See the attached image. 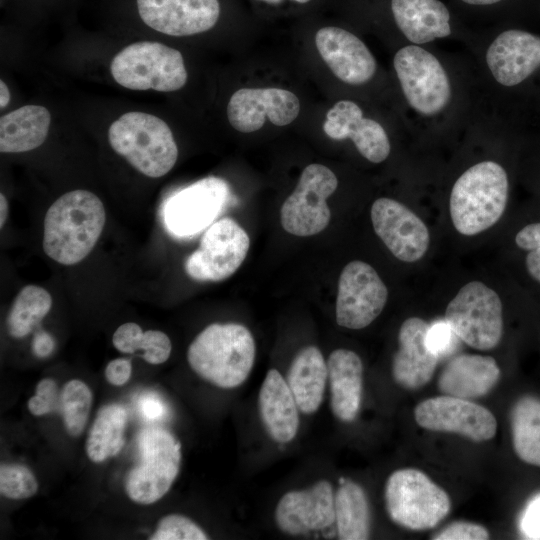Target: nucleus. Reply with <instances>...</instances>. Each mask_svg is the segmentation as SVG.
Wrapping results in <instances>:
<instances>
[{
	"instance_id": "3",
	"label": "nucleus",
	"mask_w": 540,
	"mask_h": 540,
	"mask_svg": "<svg viewBox=\"0 0 540 540\" xmlns=\"http://www.w3.org/2000/svg\"><path fill=\"white\" fill-rule=\"evenodd\" d=\"M509 178L499 163L482 161L465 170L453 184L449 210L455 229L466 236L493 226L503 215Z\"/></svg>"
},
{
	"instance_id": "27",
	"label": "nucleus",
	"mask_w": 540,
	"mask_h": 540,
	"mask_svg": "<svg viewBox=\"0 0 540 540\" xmlns=\"http://www.w3.org/2000/svg\"><path fill=\"white\" fill-rule=\"evenodd\" d=\"M327 379V363L321 351L312 345L302 348L293 359L286 377L302 413L313 414L319 409Z\"/></svg>"
},
{
	"instance_id": "20",
	"label": "nucleus",
	"mask_w": 540,
	"mask_h": 540,
	"mask_svg": "<svg viewBox=\"0 0 540 540\" xmlns=\"http://www.w3.org/2000/svg\"><path fill=\"white\" fill-rule=\"evenodd\" d=\"M317 50L333 74L342 82L361 85L376 72V60L365 43L339 27H323L315 36Z\"/></svg>"
},
{
	"instance_id": "28",
	"label": "nucleus",
	"mask_w": 540,
	"mask_h": 540,
	"mask_svg": "<svg viewBox=\"0 0 540 540\" xmlns=\"http://www.w3.org/2000/svg\"><path fill=\"white\" fill-rule=\"evenodd\" d=\"M51 123L47 108L22 106L0 118V151L21 153L33 150L45 141Z\"/></svg>"
},
{
	"instance_id": "15",
	"label": "nucleus",
	"mask_w": 540,
	"mask_h": 540,
	"mask_svg": "<svg viewBox=\"0 0 540 540\" xmlns=\"http://www.w3.org/2000/svg\"><path fill=\"white\" fill-rule=\"evenodd\" d=\"M375 233L400 261L415 262L426 253L430 234L425 223L404 204L379 198L371 207Z\"/></svg>"
},
{
	"instance_id": "18",
	"label": "nucleus",
	"mask_w": 540,
	"mask_h": 540,
	"mask_svg": "<svg viewBox=\"0 0 540 540\" xmlns=\"http://www.w3.org/2000/svg\"><path fill=\"white\" fill-rule=\"evenodd\" d=\"M137 8L147 26L171 36L208 31L220 15L218 0H137Z\"/></svg>"
},
{
	"instance_id": "41",
	"label": "nucleus",
	"mask_w": 540,
	"mask_h": 540,
	"mask_svg": "<svg viewBox=\"0 0 540 540\" xmlns=\"http://www.w3.org/2000/svg\"><path fill=\"white\" fill-rule=\"evenodd\" d=\"M132 374L131 361L125 358L111 360L105 368V378L113 386H123Z\"/></svg>"
},
{
	"instance_id": "22",
	"label": "nucleus",
	"mask_w": 540,
	"mask_h": 540,
	"mask_svg": "<svg viewBox=\"0 0 540 540\" xmlns=\"http://www.w3.org/2000/svg\"><path fill=\"white\" fill-rule=\"evenodd\" d=\"M429 326L419 317H410L399 329V348L392 361V374L395 382L404 389L423 387L435 372L440 357L426 344Z\"/></svg>"
},
{
	"instance_id": "8",
	"label": "nucleus",
	"mask_w": 540,
	"mask_h": 540,
	"mask_svg": "<svg viewBox=\"0 0 540 540\" xmlns=\"http://www.w3.org/2000/svg\"><path fill=\"white\" fill-rule=\"evenodd\" d=\"M445 321L468 346L483 351L493 349L503 335L501 299L484 283L469 282L447 305Z\"/></svg>"
},
{
	"instance_id": "26",
	"label": "nucleus",
	"mask_w": 540,
	"mask_h": 540,
	"mask_svg": "<svg viewBox=\"0 0 540 540\" xmlns=\"http://www.w3.org/2000/svg\"><path fill=\"white\" fill-rule=\"evenodd\" d=\"M394 20L412 44L450 36V14L439 0H391Z\"/></svg>"
},
{
	"instance_id": "29",
	"label": "nucleus",
	"mask_w": 540,
	"mask_h": 540,
	"mask_svg": "<svg viewBox=\"0 0 540 540\" xmlns=\"http://www.w3.org/2000/svg\"><path fill=\"white\" fill-rule=\"evenodd\" d=\"M127 411L120 404H108L98 412L89 429L85 450L94 463L116 456L125 444Z\"/></svg>"
},
{
	"instance_id": "25",
	"label": "nucleus",
	"mask_w": 540,
	"mask_h": 540,
	"mask_svg": "<svg viewBox=\"0 0 540 540\" xmlns=\"http://www.w3.org/2000/svg\"><path fill=\"white\" fill-rule=\"evenodd\" d=\"M330 406L336 418L353 421L360 409L363 387V364L348 349H336L327 360Z\"/></svg>"
},
{
	"instance_id": "11",
	"label": "nucleus",
	"mask_w": 540,
	"mask_h": 540,
	"mask_svg": "<svg viewBox=\"0 0 540 540\" xmlns=\"http://www.w3.org/2000/svg\"><path fill=\"white\" fill-rule=\"evenodd\" d=\"M249 246L246 231L232 218L224 217L204 232L199 248L186 259L185 271L196 281H223L238 270Z\"/></svg>"
},
{
	"instance_id": "47",
	"label": "nucleus",
	"mask_w": 540,
	"mask_h": 540,
	"mask_svg": "<svg viewBox=\"0 0 540 540\" xmlns=\"http://www.w3.org/2000/svg\"><path fill=\"white\" fill-rule=\"evenodd\" d=\"M0 227L2 228L8 216V201L3 193L0 194Z\"/></svg>"
},
{
	"instance_id": "1",
	"label": "nucleus",
	"mask_w": 540,
	"mask_h": 540,
	"mask_svg": "<svg viewBox=\"0 0 540 540\" xmlns=\"http://www.w3.org/2000/svg\"><path fill=\"white\" fill-rule=\"evenodd\" d=\"M105 221V208L98 196L82 189L67 192L46 212L43 250L60 264H77L93 250Z\"/></svg>"
},
{
	"instance_id": "45",
	"label": "nucleus",
	"mask_w": 540,
	"mask_h": 540,
	"mask_svg": "<svg viewBox=\"0 0 540 540\" xmlns=\"http://www.w3.org/2000/svg\"><path fill=\"white\" fill-rule=\"evenodd\" d=\"M524 266L528 277L540 285V248L526 252Z\"/></svg>"
},
{
	"instance_id": "9",
	"label": "nucleus",
	"mask_w": 540,
	"mask_h": 540,
	"mask_svg": "<svg viewBox=\"0 0 540 540\" xmlns=\"http://www.w3.org/2000/svg\"><path fill=\"white\" fill-rule=\"evenodd\" d=\"M393 66L407 103L417 113L434 116L449 105L451 82L434 54L419 45H407L396 52Z\"/></svg>"
},
{
	"instance_id": "12",
	"label": "nucleus",
	"mask_w": 540,
	"mask_h": 540,
	"mask_svg": "<svg viewBox=\"0 0 540 540\" xmlns=\"http://www.w3.org/2000/svg\"><path fill=\"white\" fill-rule=\"evenodd\" d=\"M388 290L376 270L366 262H349L338 281L336 321L348 329L370 325L382 312Z\"/></svg>"
},
{
	"instance_id": "24",
	"label": "nucleus",
	"mask_w": 540,
	"mask_h": 540,
	"mask_svg": "<svg viewBox=\"0 0 540 540\" xmlns=\"http://www.w3.org/2000/svg\"><path fill=\"white\" fill-rule=\"evenodd\" d=\"M259 413L270 437L278 443L293 440L299 427V408L283 376L270 369L258 396Z\"/></svg>"
},
{
	"instance_id": "48",
	"label": "nucleus",
	"mask_w": 540,
	"mask_h": 540,
	"mask_svg": "<svg viewBox=\"0 0 540 540\" xmlns=\"http://www.w3.org/2000/svg\"><path fill=\"white\" fill-rule=\"evenodd\" d=\"M462 1L470 5H491L494 3H498L502 0H462Z\"/></svg>"
},
{
	"instance_id": "19",
	"label": "nucleus",
	"mask_w": 540,
	"mask_h": 540,
	"mask_svg": "<svg viewBox=\"0 0 540 540\" xmlns=\"http://www.w3.org/2000/svg\"><path fill=\"white\" fill-rule=\"evenodd\" d=\"M485 59L497 83L517 86L540 68V36L519 29L505 30L491 42Z\"/></svg>"
},
{
	"instance_id": "44",
	"label": "nucleus",
	"mask_w": 540,
	"mask_h": 540,
	"mask_svg": "<svg viewBox=\"0 0 540 540\" xmlns=\"http://www.w3.org/2000/svg\"><path fill=\"white\" fill-rule=\"evenodd\" d=\"M141 413L150 420L161 418L165 414L163 403L154 395H146L139 401Z\"/></svg>"
},
{
	"instance_id": "30",
	"label": "nucleus",
	"mask_w": 540,
	"mask_h": 540,
	"mask_svg": "<svg viewBox=\"0 0 540 540\" xmlns=\"http://www.w3.org/2000/svg\"><path fill=\"white\" fill-rule=\"evenodd\" d=\"M335 523L342 540H365L370 535L369 503L363 488L348 480L335 493Z\"/></svg>"
},
{
	"instance_id": "5",
	"label": "nucleus",
	"mask_w": 540,
	"mask_h": 540,
	"mask_svg": "<svg viewBox=\"0 0 540 540\" xmlns=\"http://www.w3.org/2000/svg\"><path fill=\"white\" fill-rule=\"evenodd\" d=\"M138 460L125 479V492L135 503L150 505L164 497L181 467V443L158 427L144 428L136 438Z\"/></svg>"
},
{
	"instance_id": "32",
	"label": "nucleus",
	"mask_w": 540,
	"mask_h": 540,
	"mask_svg": "<svg viewBox=\"0 0 540 540\" xmlns=\"http://www.w3.org/2000/svg\"><path fill=\"white\" fill-rule=\"evenodd\" d=\"M112 342L122 353L143 351L141 357L153 365L166 362L172 350L171 341L164 332L159 330L143 332L142 328L133 322L119 326L113 334Z\"/></svg>"
},
{
	"instance_id": "38",
	"label": "nucleus",
	"mask_w": 540,
	"mask_h": 540,
	"mask_svg": "<svg viewBox=\"0 0 540 540\" xmlns=\"http://www.w3.org/2000/svg\"><path fill=\"white\" fill-rule=\"evenodd\" d=\"M432 539L434 540H486L489 539L487 529L476 523L457 521L449 524Z\"/></svg>"
},
{
	"instance_id": "31",
	"label": "nucleus",
	"mask_w": 540,
	"mask_h": 540,
	"mask_svg": "<svg viewBox=\"0 0 540 540\" xmlns=\"http://www.w3.org/2000/svg\"><path fill=\"white\" fill-rule=\"evenodd\" d=\"M512 443L525 463L540 467V400L531 396L519 399L511 411Z\"/></svg>"
},
{
	"instance_id": "34",
	"label": "nucleus",
	"mask_w": 540,
	"mask_h": 540,
	"mask_svg": "<svg viewBox=\"0 0 540 540\" xmlns=\"http://www.w3.org/2000/svg\"><path fill=\"white\" fill-rule=\"evenodd\" d=\"M62 416L66 432L78 437L88 422L93 395L86 383L72 379L65 383L60 394Z\"/></svg>"
},
{
	"instance_id": "37",
	"label": "nucleus",
	"mask_w": 540,
	"mask_h": 540,
	"mask_svg": "<svg viewBox=\"0 0 540 540\" xmlns=\"http://www.w3.org/2000/svg\"><path fill=\"white\" fill-rule=\"evenodd\" d=\"M58 394L57 383L51 378L40 380L35 388V395L30 397L27 406L34 416H44L50 413L56 404Z\"/></svg>"
},
{
	"instance_id": "35",
	"label": "nucleus",
	"mask_w": 540,
	"mask_h": 540,
	"mask_svg": "<svg viewBox=\"0 0 540 540\" xmlns=\"http://www.w3.org/2000/svg\"><path fill=\"white\" fill-rule=\"evenodd\" d=\"M38 481L26 466L17 463H3L0 466V493L12 500H23L38 491Z\"/></svg>"
},
{
	"instance_id": "40",
	"label": "nucleus",
	"mask_w": 540,
	"mask_h": 540,
	"mask_svg": "<svg viewBox=\"0 0 540 540\" xmlns=\"http://www.w3.org/2000/svg\"><path fill=\"white\" fill-rule=\"evenodd\" d=\"M514 243L524 252L540 248V220H533L521 226L515 233Z\"/></svg>"
},
{
	"instance_id": "10",
	"label": "nucleus",
	"mask_w": 540,
	"mask_h": 540,
	"mask_svg": "<svg viewBox=\"0 0 540 540\" xmlns=\"http://www.w3.org/2000/svg\"><path fill=\"white\" fill-rule=\"evenodd\" d=\"M337 185L336 175L325 165L306 166L295 190L281 207L280 220L284 230L302 237L324 230L331 217L326 201Z\"/></svg>"
},
{
	"instance_id": "7",
	"label": "nucleus",
	"mask_w": 540,
	"mask_h": 540,
	"mask_svg": "<svg viewBox=\"0 0 540 540\" xmlns=\"http://www.w3.org/2000/svg\"><path fill=\"white\" fill-rule=\"evenodd\" d=\"M110 71L114 80L131 90L172 92L187 81L180 51L159 42L132 43L113 58Z\"/></svg>"
},
{
	"instance_id": "42",
	"label": "nucleus",
	"mask_w": 540,
	"mask_h": 540,
	"mask_svg": "<svg viewBox=\"0 0 540 540\" xmlns=\"http://www.w3.org/2000/svg\"><path fill=\"white\" fill-rule=\"evenodd\" d=\"M523 527L531 538H540V498L529 505L523 520Z\"/></svg>"
},
{
	"instance_id": "23",
	"label": "nucleus",
	"mask_w": 540,
	"mask_h": 540,
	"mask_svg": "<svg viewBox=\"0 0 540 540\" xmlns=\"http://www.w3.org/2000/svg\"><path fill=\"white\" fill-rule=\"evenodd\" d=\"M500 375V368L493 357L462 354L445 365L437 386L445 395L474 399L489 393Z\"/></svg>"
},
{
	"instance_id": "2",
	"label": "nucleus",
	"mask_w": 540,
	"mask_h": 540,
	"mask_svg": "<svg viewBox=\"0 0 540 540\" xmlns=\"http://www.w3.org/2000/svg\"><path fill=\"white\" fill-rule=\"evenodd\" d=\"M255 353V341L247 327L213 323L191 342L187 361L200 378L216 387L232 389L248 378Z\"/></svg>"
},
{
	"instance_id": "36",
	"label": "nucleus",
	"mask_w": 540,
	"mask_h": 540,
	"mask_svg": "<svg viewBox=\"0 0 540 540\" xmlns=\"http://www.w3.org/2000/svg\"><path fill=\"white\" fill-rule=\"evenodd\" d=\"M150 540H206L207 533L192 519L182 514H168L157 523Z\"/></svg>"
},
{
	"instance_id": "16",
	"label": "nucleus",
	"mask_w": 540,
	"mask_h": 540,
	"mask_svg": "<svg viewBox=\"0 0 540 540\" xmlns=\"http://www.w3.org/2000/svg\"><path fill=\"white\" fill-rule=\"evenodd\" d=\"M299 112L298 97L281 88H241L232 94L227 105L230 125L242 133L259 130L266 117L276 126H286Z\"/></svg>"
},
{
	"instance_id": "14",
	"label": "nucleus",
	"mask_w": 540,
	"mask_h": 540,
	"mask_svg": "<svg viewBox=\"0 0 540 540\" xmlns=\"http://www.w3.org/2000/svg\"><path fill=\"white\" fill-rule=\"evenodd\" d=\"M414 418L426 430L455 433L475 442L490 440L497 431L496 418L489 409L445 394L420 402Z\"/></svg>"
},
{
	"instance_id": "21",
	"label": "nucleus",
	"mask_w": 540,
	"mask_h": 540,
	"mask_svg": "<svg viewBox=\"0 0 540 540\" xmlns=\"http://www.w3.org/2000/svg\"><path fill=\"white\" fill-rule=\"evenodd\" d=\"M325 134L334 140L351 139L359 153L372 163H381L391 151L389 137L380 123L363 116L351 100L336 102L327 112Z\"/></svg>"
},
{
	"instance_id": "43",
	"label": "nucleus",
	"mask_w": 540,
	"mask_h": 540,
	"mask_svg": "<svg viewBox=\"0 0 540 540\" xmlns=\"http://www.w3.org/2000/svg\"><path fill=\"white\" fill-rule=\"evenodd\" d=\"M32 348L37 357H48L55 348L54 338L48 332L39 330L33 338Z\"/></svg>"
},
{
	"instance_id": "13",
	"label": "nucleus",
	"mask_w": 540,
	"mask_h": 540,
	"mask_svg": "<svg viewBox=\"0 0 540 540\" xmlns=\"http://www.w3.org/2000/svg\"><path fill=\"white\" fill-rule=\"evenodd\" d=\"M230 191L220 178L202 179L171 196L163 208L167 231L177 237L193 236L213 222L229 200Z\"/></svg>"
},
{
	"instance_id": "46",
	"label": "nucleus",
	"mask_w": 540,
	"mask_h": 540,
	"mask_svg": "<svg viewBox=\"0 0 540 540\" xmlns=\"http://www.w3.org/2000/svg\"><path fill=\"white\" fill-rule=\"evenodd\" d=\"M10 91L7 85L3 82V80L0 81V108H5L8 103L10 102Z\"/></svg>"
},
{
	"instance_id": "4",
	"label": "nucleus",
	"mask_w": 540,
	"mask_h": 540,
	"mask_svg": "<svg viewBox=\"0 0 540 540\" xmlns=\"http://www.w3.org/2000/svg\"><path fill=\"white\" fill-rule=\"evenodd\" d=\"M112 149L137 171L151 178L167 174L178 158L171 129L161 118L128 112L114 121L108 130Z\"/></svg>"
},
{
	"instance_id": "6",
	"label": "nucleus",
	"mask_w": 540,
	"mask_h": 540,
	"mask_svg": "<svg viewBox=\"0 0 540 540\" xmlns=\"http://www.w3.org/2000/svg\"><path fill=\"white\" fill-rule=\"evenodd\" d=\"M385 505L390 519L410 530L434 528L449 513L448 494L424 472L414 468L394 471L385 485Z\"/></svg>"
},
{
	"instance_id": "39",
	"label": "nucleus",
	"mask_w": 540,
	"mask_h": 540,
	"mask_svg": "<svg viewBox=\"0 0 540 540\" xmlns=\"http://www.w3.org/2000/svg\"><path fill=\"white\" fill-rule=\"evenodd\" d=\"M455 336L450 325L441 321L429 326L425 340L428 348L441 357L453 348Z\"/></svg>"
},
{
	"instance_id": "33",
	"label": "nucleus",
	"mask_w": 540,
	"mask_h": 540,
	"mask_svg": "<svg viewBox=\"0 0 540 540\" xmlns=\"http://www.w3.org/2000/svg\"><path fill=\"white\" fill-rule=\"evenodd\" d=\"M52 298L37 285L23 287L13 301L7 316V329L14 338H23L49 313Z\"/></svg>"
},
{
	"instance_id": "17",
	"label": "nucleus",
	"mask_w": 540,
	"mask_h": 540,
	"mask_svg": "<svg viewBox=\"0 0 540 540\" xmlns=\"http://www.w3.org/2000/svg\"><path fill=\"white\" fill-rule=\"evenodd\" d=\"M332 485L320 480L310 488L285 493L275 509L278 528L288 535H302L320 531L335 522Z\"/></svg>"
},
{
	"instance_id": "49",
	"label": "nucleus",
	"mask_w": 540,
	"mask_h": 540,
	"mask_svg": "<svg viewBox=\"0 0 540 540\" xmlns=\"http://www.w3.org/2000/svg\"><path fill=\"white\" fill-rule=\"evenodd\" d=\"M259 1H266V2H269V3H279L281 0H259ZM298 3H307L309 2L310 0H294Z\"/></svg>"
}]
</instances>
